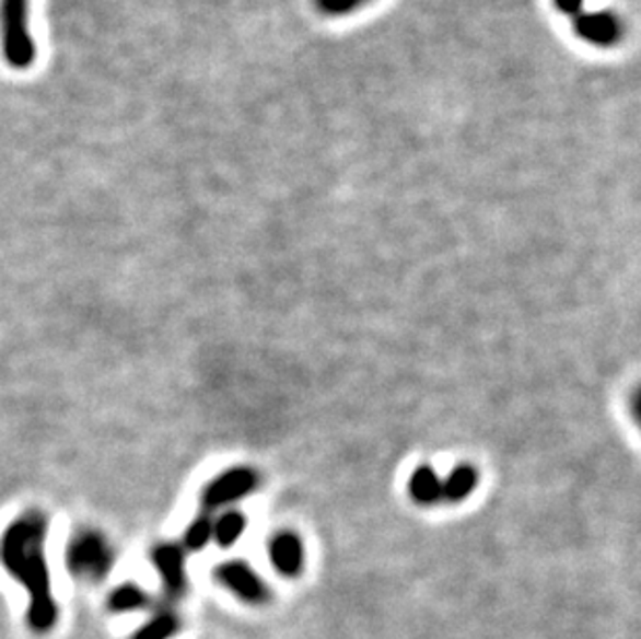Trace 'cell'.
<instances>
[{"instance_id": "cell-8", "label": "cell", "mask_w": 641, "mask_h": 639, "mask_svg": "<svg viewBox=\"0 0 641 639\" xmlns=\"http://www.w3.org/2000/svg\"><path fill=\"white\" fill-rule=\"evenodd\" d=\"M268 557L272 567L277 569V573H281L282 578H298L305 562L303 542L295 532L282 530L270 539Z\"/></svg>"}, {"instance_id": "cell-6", "label": "cell", "mask_w": 641, "mask_h": 639, "mask_svg": "<svg viewBox=\"0 0 641 639\" xmlns=\"http://www.w3.org/2000/svg\"><path fill=\"white\" fill-rule=\"evenodd\" d=\"M214 580L245 604L260 606L270 600L266 581L245 560H224L219 567H214Z\"/></svg>"}, {"instance_id": "cell-5", "label": "cell", "mask_w": 641, "mask_h": 639, "mask_svg": "<svg viewBox=\"0 0 641 639\" xmlns=\"http://www.w3.org/2000/svg\"><path fill=\"white\" fill-rule=\"evenodd\" d=\"M150 560L161 580L162 602L177 606L189 592L187 550L177 542H161L152 548Z\"/></svg>"}, {"instance_id": "cell-7", "label": "cell", "mask_w": 641, "mask_h": 639, "mask_svg": "<svg viewBox=\"0 0 641 639\" xmlns=\"http://www.w3.org/2000/svg\"><path fill=\"white\" fill-rule=\"evenodd\" d=\"M573 32L580 40L598 48H610L621 40L622 21L613 11H582L573 18Z\"/></svg>"}, {"instance_id": "cell-11", "label": "cell", "mask_w": 641, "mask_h": 639, "mask_svg": "<svg viewBox=\"0 0 641 639\" xmlns=\"http://www.w3.org/2000/svg\"><path fill=\"white\" fill-rule=\"evenodd\" d=\"M409 497L420 507H434L442 502V479L430 465L418 467L409 478Z\"/></svg>"}, {"instance_id": "cell-15", "label": "cell", "mask_w": 641, "mask_h": 639, "mask_svg": "<svg viewBox=\"0 0 641 639\" xmlns=\"http://www.w3.org/2000/svg\"><path fill=\"white\" fill-rule=\"evenodd\" d=\"M316 9L326 18H347L363 9L370 0H314Z\"/></svg>"}, {"instance_id": "cell-4", "label": "cell", "mask_w": 641, "mask_h": 639, "mask_svg": "<svg viewBox=\"0 0 641 639\" xmlns=\"http://www.w3.org/2000/svg\"><path fill=\"white\" fill-rule=\"evenodd\" d=\"M260 486V476L254 467L237 465L231 469H224L217 478L210 479L200 495L201 511L217 513L229 504H235L240 500L254 495Z\"/></svg>"}, {"instance_id": "cell-14", "label": "cell", "mask_w": 641, "mask_h": 639, "mask_svg": "<svg viewBox=\"0 0 641 639\" xmlns=\"http://www.w3.org/2000/svg\"><path fill=\"white\" fill-rule=\"evenodd\" d=\"M214 538V518L206 511H201L198 518H194L191 523L183 532V548L187 553H198L203 550Z\"/></svg>"}, {"instance_id": "cell-1", "label": "cell", "mask_w": 641, "mask_h": 639, "mask_svg": "<svg viewBox=\"0 0 641 639\" xmlns=\"http://www.w3.org/2000/svg\"><path fill=\"white\" fill-rule=\"evenodd\" d=\"M48 525L50 521L40 509H32L11 521L0 538V562L27 592L25 620L34 634H48L59 623V606L46 560Z\"/></svg>"}, {"instance_id": "cell-13", "label": "cell", "mask_w": 641, "mask_h": 639, "mask_svg": "<svg viewBox=\"0 0 641 639\" xmlns=\"http://www.w3.org/2000/svg\"><path fill=\"white\" fill-rule=\"evenodd\" d=\"M245 527H247V518L241 511L237 509L222 511L219 518H214V538L212 539L221 548H231L243 536Z\"/></svg>"}, {"instance_id": "cell-3", "label": "cell", "mask_w": 641, "mask_h": 639, "mask_svg": "<svg viewBox=\"0 0 641 639\" xmlns=\"http://www.w3.org/2000/svg\"><path fill=\"white\" fill-rule=\"evenodd\" d=\"M115 565V548L98 530L85 527L67 546V569L81 581H102Z\"/></svg>"}, {"instance_id": "cell-12", "label": "cell", "mask_w": 641, "mask_h": 639, "mask_svg": "<svg viewBox=\"0 0 641 639\" xmlns=\"http://www.w3.org/2000/svg\"><path fill=\"white\" fill-rule=\"evenodd\" d=\"M478 486V472L471 465H457L442 479V502H462Z\"/></svg>"}, {"instance_id": "cell-10", "label": "cell", "mask_w": 641, "mask_h": 639, "mask_svg": "<svg viewBox=\"0 0 641 639\" xmlns=\"http://www.w3.org/2000/svg\"><path fill=\"white\" fill-rule=\"evenodd\" d=\"M154 606L156 602L152 599V594L133 581L119 583L106 599V608L113 615H131L141 611H152Z\"/></svg>"}, {"instance_id": "cell-16", "label": "cell", "mask_w": 641, "mask_h": 639, "mask_svg": "<svg viewBox=\"0 0 641 639\" xmlns=\"http://www.w3.org/2000/svg\"><path fill=\"white\" fill-rule=\"evenodd\" d=\"M552 2H555L557 11H561L562 15L571 18V20L582 13L583 4H585V0H552Z\"/></svg>"}, {"instance_id": "cell-9", "label": "cell", "mask_w": 641, "mask_h": 639, "mask_svg": "<svg viewBox=\"0 0 641 639\" xmlns=\"http://www.w3.org/2000/svg\"><path fill=\"white\" fill-rule=\"evenodd\" d=\"M183 629V617L175 604L156 602V606L150 611V617L145 623L129 636V639H173L177 638Z\"/></svg>"}, {"instance_id": "cell-17", "label": "cell", "mask_w": 641, "mask_h": 639, "mask_svg": "<svg viewBox=\"0 0 641 639\" xmlns=\"http://www.w3.org/2000/svg\"><path fill=\"white\" fill-rule=\"evenodd\" d=\"M631 414H633L636 423L640 426L641 430V386L633 393V397H631Z\"/></svg>"}, {"instance_id": "cell-2", "label": "cell", "mask_w": 641, "mask_h": 639, "mask_svg": "<svg viewBox=\"0 0 641 639\" xmlns=\"http://www.w3.org/2000/svg\"><path fill=\"white\" fill-rule=\"evenodd\" d=\"M0 44L11 69L25 71L36 62L30 0H0Z\"/></svg>"}]
</instances>
